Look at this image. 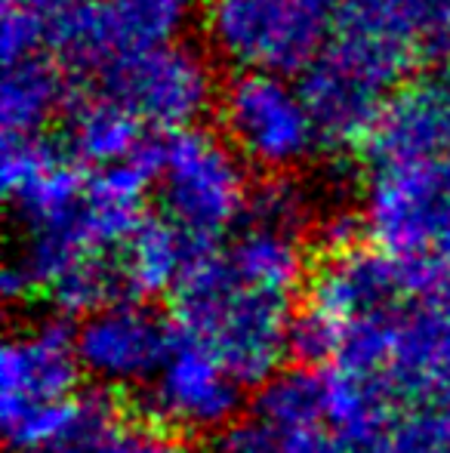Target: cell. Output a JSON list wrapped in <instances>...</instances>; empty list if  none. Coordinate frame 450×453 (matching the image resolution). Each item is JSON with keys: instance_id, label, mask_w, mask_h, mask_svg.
<instances>
[{"instance_id": "17", "label": "cell", "mask_w": 450, "mask_h": 453, "mask_svg": "<svg viewBox=\"0 0 450 453\" xmlns=\"http://www.w3.org/2000/svg\"><path fill=\"white\" fill-rule=\"evenodd\" d=\"M4 65L28 56H53L78 0H0Z\"/></svg>"}, {"instance_id": "15", "label": "cell", "mask_w": 450, "mask_h": 453, "mask_svg": "<svg viewBox=\"0 0 450 453\" xmlns=\"http://www.w3.org/2000/svg\"><path fill=\"white\" fill-rule=\"evenodd\" d=\"M74 90L72 74L53 56H28L4 65L0 84V124L4 139L47 136L59 124Z\"/></svg>"}, {"instance_id": "7", "label": "cell", "mask_w": 450, "mask_h": 453, "mask_svg": "<svg viewBox=\"0 0 450 453\" xmlns=\"http://www.w3.org/2000/svg\"><path fill=\"white\" fill-rule=\"evenodd\" d=\"M361 216L367 244L401 263L423 293L450 287V164L370 167Z\"/></svg>"}, {"instance_id": "18", "label": "cell", "mask_w": 450, "mask_h": 453, "mask_svg": "<svg viewBox=\"0 0 450 453\" xmlns=\"http://www.w3.org/2000/svg\"><path fill=\"white\" fill-rule=\"evenodd\" d=\"M80 453H192V448L182 438L145 423L142 417H120Z\"/></svg>"}, {"instance_id": "6", "label": "cell", "mask_w": 450, "mask_h": 453, "mask_svg": "<svg viewBox=\"0 0 450 453\" xmlns=\"http://www.w3.org/2000/svg\"><path fill=\"white\" fill-rule=\"evenodd\" d=\"M423 296L401 263L361 241L321 253L309 274L294 330V364H333L352 330Z\"/></svg>"}, {"instance_id": "8", "label": "cell", "mask_w": 450, "mask_h": 453, "mask_svg": "<svg viewBox=\"0 0 450 453\" xmlns=\"http://www.w3.org/2000/svg\"><path fill=\"white\" fill-rule=\"evenodd\" d=\"M78 84H90L120 102L151 136L204 127L217 114L223 90L213 53L188 37L120 53Z\"/></svg>"}, {"instance_id": "5", "label": "cell", "mask_w": 450, "mask_h": 453, "mask_svg": "<svg viewBox=\"0 0 450 453\" xmlns=\"http://www.w3.org/2000/svg\"><path fill=\"white\" fill-rule=\"evenodd\" d=\"M253 170L210 127L151 139V203L164 222L201 253L219 247L244 222L256 185Z\"/></svg>"}, {"instance_id": "13", "label": "cell", "mask_w": 450, "mask_h": 453, "mask_svg": "<svg viewBox=\"0 0 450 453\" xmlns=\"http://www.w3.org/2000/svg\"><path fill=\"white\" fill-rule=\"evenodd\" d=\"M370 167L450 164V62L408 78L361 149Z\"/></svg>"}, {"instance_id": "2", "label": "cell", "mask_w": 450, "mask_h": 453, "mask_svg": "<svg viewBox=\"0 0 450 453\" xmlns=\"http://www.w3.org/2000/svg\"><path fill=\"white\" fill-rule=\"evenodd\" d=\"M84 386L72 321L41 311L12 324L0 349V429L10 453H80L124 417L111 395Z\"/></svg>"}, {"instance_id": "19", "label": "cell", "mask_w": 450, "mask_h": 453, "mask_svg": "<svg viewBox=\"0 0 450 453\" xmlns=\"http://www.w3.org/2000/svg\"><path fill=\"white\" fill-rule=\"evenodd\" d=\"M41 453H74V450H41Z\"/></svg>"}, {"instance_id": "12", "label": "cell", "mask_w": 450, "mask_h": 453, "mask_svg": "<svg viewBox=\"0 0 450 453\" xmlns=\"http://www.w3.org/2000/svg\"><path fill=\"white\" fill-rule=\"evenodd\" d=\"M253 392L217 355L179 336L173 355L139 395V417L182 441L207 444L250 411Z\"/></svg>"}, {"instance_id": "10", "label": "cell", "mask_w": 450, "mask_h": 453, "mask_svg": "<svg viewBox=\"0 0 450 453\" xmlns=\"http://www.w3.org/2000/svg\"><path fill=\"white\" fill-rule=\"evenodd\" d=\"M337 0H210L204 47L232 72L302 78L324 53Z\"/></svg>"}, {"instance_id": "1", "label": "cell", "mask_w": 450, "mask_h": 453, "mask_svg": "<svg viewBox=\"0 0 450 453\" xmlns=\"http://www.w3.org/2000/svg\"><path fill=\"white\" fill-rule=\"evenodd\" d=\"M151 139L109 170L80 167L59 139H4L0 188L12 222L0 274L6 303L78 321L126 296L120 253L151 216Z\"/></svg>"}, {"instance_id": "3", "label": "cell", "mask_w": 450, "mask_h": 453, "mask_svg": "<svg viewBox=\"0 0 450 453\" xmlns=\"http://www.w3.org/2000/svg\"><path fill=\"white\" fill-rule=\"evenodd\" d=\"M302 296L238 269L223 247L194 257L170 296L182 340L198 342L250 392L294 364V330Z\"/></svg>"}, {"instance_id": "14", "label": "cell", "mask_w": 450, "mask_h": 453, "mask_svg": "<svg viewBox=\"0 0 450 453\" xmlns=\"http://www.w3.org/2000/svg\"><path fill=\"white\" fill-rule=\"evenodd\" d=\"M149 139L151 133L120 102L74 81L59 120V145L72 161L87 170H109L133 161Z\"/></svg>"}, {"instance_id": "4", "label": "cell", "mask_w": 450, "mask_h": 453, "mask_svg": "<svg viewBox=\"0 0 450 453\" xmlns=\"http://www.w3.org/2000/svg\"><path fill=\"white\" fill-rule=\"evenodd\" d=\"M250 413L271 453H389L398 401L370 376L337 364H290L259 386Z\"/></svg>"}, {"instance_id": "16", "label": "cell", "mask_w": 450, "mask_h": 453, "mask_svg": "<svg viewBox=\"0 0 450 453\" xmlns=\"http://www.w3.org/2000/svg\"><path fill=\"white\" fill-rule=\"evenodd\" d=\"M194 257H201L198 247L151 210V216L136 228L120 253L126 296L151 299V303L157 296H173Z\"/></svg>"}, {"instance_id": "11", "label": "cell", "mask_w": 450, "mask_h": 453, "mask_svg": "<svg viewBox=\"0 0 450 453\" xmlns=\"http://www.w3.org/2000/svg\"><path fill=\"white\" fill-rule=\"evenodd\" d=\"M72 324L87 386L111 398H139L179 342L173 315L139 296H118Z\"/></svg>"}, {"instance_id": "9", "label": "cell", "mask_w": 450, "mask_h": 453, "mask_svg": "<svg viewBox=\"0 0 450 453\" xmlns=\"http://www.w3.org/2000/svg\"><path fill=\"white\" fill-rule=\"evenodd\" d=\"M213 118L240 161L265 180L300 176L318 155H327L300 78L232 72Z\"/></svg>"}]
</instances>
